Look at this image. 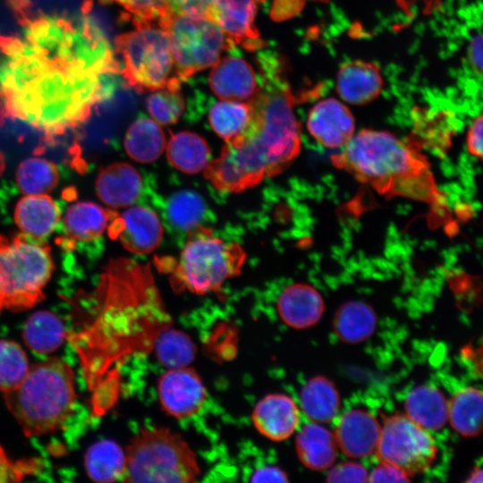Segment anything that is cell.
Masks as SVG:
<instances>
[{
	"label": "cell",
	"instance_id": "6da1fadb",
	"mask_svg": "<svg viewBox=\"0 0 483 483\" xmlns=\"http://www.w3.org/2000/svg\"><path fill=\"white\" fill-rule=\"evenodd\" d=\"M114 90L101 75L50 62L18 90L2 97L8 117L29 123L53 141L83 123Z\"/></svg>",
	"mask_w": 483,
	"mask_h": 483
},
{
	"label": "cell",
	"instance_id": "7a4b0ae2",
	"mask_svg": "<svg viewBox=\"0 0 483 483\" xmlns=\"http://www.w3.org/2000/svg\"><path fill=\"white\" fill-rule=\"evenodd\" d=\"M331 161L380 194L425 202L434 211L445 207L427 158L390 132L362 130Z\"/></svg>",
	"mask_w": 483,
	"mask_h": 483
},
{
	"label": "cell",
	"instance_id": "3957f363",
	"mask_svg": "<svg viewBox=\"0 0 483 483\" xmlns=\"http://www.w3.org/2000/svg\"><path fill=\"white\" fill-rule=\"evenodd\" d=\"M258 62L259 89L248 101L253 122L243 140L232 147L251 169L267 177L282 173L297 157L301 130L284 62L271 54L262 55Z\"/></svg>",
	"mask_w": 483,
	"mask_h": 483
},
{
	"label": "cell",
	"instance_id": "277c9868",
	"mask_svg": "<svg viewBox=\"0 0 483 483\" xmlns=\"http://www.w3.org/2000/svg\"><path fill=\"white\" fill-rule=\"evenodd\" d=\"M6 408L28 437L60 430L73 412L75 375L57 357L30 365L22 380L3 394Z\"/></svg>",
	"mask_w": 483,
	"mask_h": 483
},
{
	"label": "cell",
	"instance_id": "5b68a950",
	"mask_svg": "<svg viewBox=\"0 0 483 483\" xmlns=\"http://www.w3.org/2000/svg\"><path fill=\"white\" fill-rule=\"evenodd\" d=\"M245 258L239 244L225 242L200 225L189 232L178 258H157L155 263L161 272L169 275L176 292L205 294L238 275Z\"/></svg>",
	"mask_w": 483,
	"mask_h": 483
},
{
	"label": "cell",
	"instance_id": "8992f818",
	"mask_svg": "<svg viewBox=\"0 0 483 483\" xmlns=\"http://www.w3.org/2000/svg\"><path fill=\"white\" fill-rule=\"evenodd\" d=\"M123 482L189 483L200 468L189 444L169 428L140 429L125 451Z\"/></svg>",
	"mask_w": 483,
	"mask_h": 483
},
{
	"label": "cell",
	"instance_id": "52a82bcc",
	"mask_svg": "<svg viewBox=\"0 0 483 483\" xmlns=\"http://www.w3.org/2000/svg\"><path fill=\"white\" fill-rule=\"evenodd\" d=\"M135 29L115 38L120 73L127 85L143 93L180 89L168 36L157 21H132Z\"/></svg>",
	"mask_w": 483,
	"mask_h": 483
},
{
	"label": "cell",
	"instance_id": "ba28073f",
	"mask_svg": "<svg viewBox=\"0 0 483 483\" xmlns=\"http://www.w3.org/2000/svg\"><path fill=\"white\" fill-rule=\"evenodd\" d=\"M54 270L50 248L28 235H0V296L4 309L22 311L44 299Z\"/></svg>",
	"mask_w": 483,
	"mask_h": 483
},
{
	"label": "cell",
	"instance_id": "9c48e42d",
	"mask_svg": "<svg viewBox=\"0 0 483 483\" xmlns=\"http://www.w3.org/2000/svg\"><path fill=\"white\" fill-rule=\"evenodd\" d=\"M159 24L168 36L180 80L213 66L233 46L209 18L169 13Z\"/></svg>",
	"mask_w": 483,
	"mask_h": 483
},
{
	"label": "cell",
	"instance_id": "30bf717a",
	"mask_svg": "<svg viewBox=\"0 0 483 483\" xmlns=\"http://www.w3.org/2000/svg\"><path fill=\"white\" fill-rule=\"evenodd\" d=\"M378 461L391 464L409 476L425 471L436 455V446L428 430L406 415L386 419L375 451Z\"/></svg>",
	"mask_w": 483,
	"mask_h": 483
},
{
	"label": "cell",
	"instance_id": "8fae6325",
	"mask_svg": "<svg viewBox=\"0 0 483 483\" xmlns=\"http://www.w3.org/2000/svg\"><path fill=\"white\" fill-rule=\"evenodd\" d=\"M157 394L163 411L177 419L197 414L207 398L202 379L189 367L165 371L158 379Z\"/></svg>",
	"mask_w": 483,
	"mask_h": 483
},
{
	"label": "cell",
	"instance_id": "7c38bea8",
	"mask_svg": "<svg viewBox=\"0 0 483 483\" xmlns=\"http://www.w3.org/2000/svg\"><path fill=\"white\" fill-rule=\"evenodd\" d=\"M109 237L118 240L130 252L148 254L158 247L163 237V227L157 214L143 206L129 208L123 214H115L107 226Z\"/></svg>",
	"mask_w": 483,
	"mask_h": 483
},
{
	"label": "cell",
	"instance_id": "4fadbf2b",
	"mask_svg": "<svg viewBox=\"0 0 483 483\" xmlns=\"http://www.w3.org/2000/svg\"><path fill=\"white\" fill-rule=\"evenodd\" d=\"M264 0H215L209 13L212 20L234 44L249 51L263 46L255 25V16Z\"/></svg>",
	"mask_w": 483,
	"mask_h": 483
},
{
	"label": "cell",
	"instance_id": "5bb4252c",
	"mask_svg": "<svg viewBox=\"0 0 483 483\" xmlns=\"http://www.w3.org/2000/svg\"><path fill=\"white\" fill-rule=\"evenodd\" d=\"M307 128L321 145L337 148L344 147L353 137L355 123L353 115L344 104L328 97L311 108Z\"/></svg>",
	"mask_w": 483,
	"mask_h": 483
},
{
	"label": "cell",
	"instance_id": "9a60e30c",
	"mask_svg": "<svg viewBox=\"0 0 483 483\" xmlns=\"http://www.w3.org/2000/svg\"><path fill=\"white\" fill-rule=\"evenodd\" d=\"M209 86L221 99L234 101H250L259 89L252 66L237 56L223 57L213 65Z\"/></svg>",
	"mask_w": 483,
	"mask_h": 483
},
{
	"label": "cell",
	"instance_id": "2e32d148",
	"mask_svg": "<svg viewBox=\"0 0 483 483\" xmlns=\"http://www.w3.org/2000/svg\"><path fill=\"white\" fill-rule=\"evenodd\" d=\"M381 433L377 419L368 411L351 410L337 421L335 438L347 456L361 458L375 453Z\"/></svg>",
	"mask_w": 483,
	"mask_h": 483
},
{
	"label": "cell",
	"instance_id": "e0dca14e",
	"mask_svg": "<svg viewBox=\"0 0 483 483\" xmlns=\"http://www.w3.org/2000/svg\"><path fill=\"white\" fill-rule=\"evenodd\" d=\"M252 421L262 436L273 441H282L297 429L300 411L291 397L283 394H271L256 404Z\"/></svg>",
	"mask_w": 483,
	"mask_h": 483
},
{
	"label": "cell",
	"instance_id": "ac0fdd59",
	"mask_svg": "<svg viewBox=\"0 0 483 483\" xmlns=\"http://www.w3.org/2000/svg\"><path fill=\"white\" fill-rule=\"evenodd\" d=\"M383 78L371 62L353 60L343 64L337 73L336 90L341 98L352 105H364L379 96Z\"/></svg>",
	"mask_w": 483,
	"mask_h": 483
},
{
	"label": "cell",
	"instance_id": "d6986e66",
	"mask_svg": "<svg viewBox=\"0 0 483 483\" xmlns=\"http://www.w3.org/2000/svg\"><path fill=\"white\" fill-rule=\"evenodd\" d=\"M142 180L140 173L130 164L113 163L102 168L96 181L100 200L112 208H123L140 197Z\"/></svg>",
	"mask_w": 483,
	"mask_h": 483
},
{
	"label": "cell",
	"instance_id": "ffe728a7",
	"mask_svg": "<svg viewBox=\"0 0 483 483\" xmlns=\"http://www.w3.org/2000/svg\"><path fill=\"white\" fill-rule=\"evenodd\" d=\"M277 310L282 320L294 328L315 325L324 312V301L318 292L305 284H293L279 296Z\"/></svg>",
	"mask_w": 483,
	"mask_h": 483
},
{
	"label": "cell",
	"instance_id": "44dd1931",
	"mask_svg": "<svg viewBox=\"0 0 483 483\" xmlns=\"http://www.w3.org/2000/svg\"><path fill=\"white\" fill-rule=\"evenodd\" d=\"M116 212L106 209L93 202L82 201L71 205L63 218L67 239L64 246H73L74 242L97 240L107 228Z\"/></svg>",
	"mask_w": 483,
	"mask_h": 483
},
{
	"label": "cell",
	"instance_id": "7402d4cb",
	"mask_svg": "<svg viewBox=\"0 0 483 483\" xmlns=\"http://www.w3.org/2000/svg\"><path fill=\"white\" fill-rule=\"evenodd\" d=\"M59 219L60 210L47 194L27 195L15 208L14 220L18 227L38 241L49 235Z\"/></svg>",
	"mask_w": 483,
	"mask_h": 483
},
{
	"label": "cell",
	"instance_id": "603a6c76",
	"mask_svg": "<svg viewBox=\"0 0 483 483\" xmlns=\"http://www.w3.org/2000/svg\"><path fill=\"white\" fill-rule=\"evenodd\" d=\"M296 451L302 464L314 470H326L334 463L337 444L327 428L311 422L304 425L296 437Z\"/></svg>",
	"mask_w": 483,
	"mask_h": 483
},
{
	"label": "cell",
	"instance_id": "cb8c5ba5",
	"mask_svg": "<svg viewBox=\"0 0 483 483\" xmlns=\"http://www.w3.org/2000/svg\"><path fill=\"white\" fill-rule=\"evenodd\" d=\"M208 120L213 131L226 145L235 146L243 140L251 127L252 106L250 102L223 99L211 107Z\"/></svg>",
	"mask_w": 483,
	"mask_h": 483
},
{
	"label": "cell",
	"instance_id": "d4e9b609",
	"mask_svg": "<svg viewBox=\"0 0 483 483\" xmlns=\"http://www.w3.org/2000/svg\"><path fill=\"white\" fill-rule=\"evenodd\" d=\"M447 404L443 394L436 387L419 386L405 399V415L427 430H436L447 420Z\"/></svg>",
	"mask_w": 483,
	"mask_h": 483
},
{
	"label": "cell",
	"instance_id": "484cf974",
	"mask_svg": "<svg viewBox=\"0 0 483 483\" xmlns=\"http://www.w3.org/2000/svg\"><path fill=\"white\" fill-rule=\"evenodd\" d=\"M25 345L38 354H50L61 347L67 333L60 318L50 310L32 313L22 328Z\"/></svg>",
	"mask_w": 483,
	"mask_h": 483
},
{
	"label": "cell",
	"instance_id": "4316f807",
	"mask_svg": "<svg viewBox=\"0 0 483 483\" xmlns=\"http://www.w3.org/2000/svg\"><path fill=\"white\" fill-rule=\"evenodd\" d=\"M210 150L206 140L197 133H171L166 145V157L171 165L188 174L203 170L208 164Z\"/></svg>",
	"mask_w": 483,
	"mask_h": 483
},
{
	"label": "cell",
	"instance_id": "83f0119b",
	"mask_svg": "<svg viewBox=\"0 0 483 483\" xmlns=\"http://www.w3.org/2000/svg\"><path fill=\"white\" fill-rule=\"evenodd\" d=\"M84 465L88 476L96 482L123 481L125 452L112 440H100L87 450Z\"/></svg>",
	"mask_w": 483,
	"mask_h": 483
},
{
	"label": "cell",
	"instance_id": "f1b7e54d",
	"mask_svg": "<svg viewBox=\"0 0 483 483\" xmlns=\"http://www.w3.org/2000/svg\"><path fill=\"white\" fill-rule=\"evenodd\" d=\"M165 148V136L158 123L149 118L135 120L124 137V148L128 156L140 163L157 160Z\"/></svg>",
	"mask_w": 483,
	"mask_h": 483
},
{
	"label": "cell",
	"instance_id": "f546056e",
	"mask_svg": "<svg viewBox=\"0 0 483 483\" xmlns=\"http://www.w3.org/2000/svg\"><path fill=\"white\" fill-rule=\"evenodd\" d=\"M303 413L313 422H327L337 414L340 398L335 385L325 377L309 380L301 392Z\"/></svg>",
	"mask_w": 483,
	"mask_h": 483
},
{
	"label": "cell",
	"instance_id": "4dcf8cb0",
	"mask_svg": "<svg viewBox=\"0 0 483 483\" xmlns=\"http://www.w3.org/2000/svg\"><path fill=\"white\" fill-rule=\"evenodd\" d=\"M377 317L373 309L361 301L342 305L334 318V329L343 342L357 343L369 338L375 331Z\"/></svg>",
	"mask_w": 483,
	"mask_h": 483
},
{
	"label": "cell",
	"instance_id": "1f68e13d",
	"mask_svg": "<svg viewBox=\"0 0 483 483\" xmlns=\"http://www.w3.org/2000/svg\"><path fill=\"white\" fill-rule=\"evenodd\" d=\"M447 419L464 436H475L482 428V393L475 387L463 388L447 404Z\"/></svg>",
	"mask_w": 483,
	"mask_h": 483
},
{
	"label": "cell",
	"instance_id": "d6a6232c",
	"mask_svg": "<svg viewBox=\"0 0 483 483\" xmlns=\"http://www.w3.org/2000/svg\"><path fill=\"white\" fill-rule=\"evenodd\" d=\"M20 191L27 195L46 194L59 181L56 165L42 157H29L18 166L16 173Z\"/></svg>",
	"mask_w": 483,
	"mask_h": 483
},
{
	"label": "cell",
	"instance_id": "836d02e7",
	"mask_svg": "<svg viewBox=\"0 0 483 483\" xmlns=\"http://www.w3.org/2000/svg\"><path fill=\"white\" fill-rule=\"evenodd\" d=\"M154 349L158 361L168 369L188 367L196 353L190 336L174 329H163L154 340Z\"/></svg>",
	"mask_w": 483,
	"mask_h": 483
},
{
	"label": "cell",
	"instance_id": "e575fe53",
	"mask_svg": "<svg viewBox=\"0 0 483 483\" xmlns=\"http://www.w3.org/2000/svg\"><path fill=\"white\" fill-rule=\"evenodd\" d=\"M166 212L169 222L175 228L189 233L201 225L206 205L196 192L182 191L169 199Z\"/></svg>",
	"mask_w": 483,
	"mask_h": 483
},
{
	"label": "cell",
	"instance_id": "d590c367",
	"mask_svg": "<svg viewBox=\"0 0 483 483\" xmlns=\"http://www.w3.org/2000/svg\"><path fill=\"white\" fill-rule=\"evenodd\" d=\"M30 366L28 356L19 343L0 339V393L4 394L15 387Z\"/></svg>",
	"mask_w": 483,
	"mask_h": 483
},
{
	"label": "cell",
	"instance_id": "8d00e7d4",
	"mask_svg": "<svg viewBox=\"0 0 483 483\" xmlns=\"http://www.w3.org/2000/svg\"><path fill=\"white\" fill-rule=\"evenodd\" d=\"M147 109L159 124L175 123L184 110V101L179 89H162L150 94L146 100Z\"/></svg>",
	"mask_w": 483,
	"mask_h": 483
},
{
	"label": "cell",
	"instance_id": "74e56055",
	"mask_svg": "<svg viewBox=\"0 0 483 483\" xmlns=\"http://www.w3.org/2000/svg\"><path fill=\"white\" fill-rule=\"evenodd\" d=\"M122 6L131 21H157L170 12L165 0H107Z\"/></svg>",
	"mask_w": 483,
	"mask_h": 483
},
{
	"label": "cell",
	"instance_id": "f35d334b",
	"mask_svg": "<svg viewBox=\"0 0 483 483\" xmlns=\"http://www.w3.org/2000/svg\"><path fill=\"white\" fill-rule=\"evenodd\" d=\"M42 468L39 459L29 458L14 461L0 445V483L20 482L25 477L36 473Z\"/></svg>",
	"mask_w": 483,
	"mask_h": 483
},
{
	"label": "cell",
	"instance_id": "ab89813d",
	"mask_svg": "<svg viewBox=\"0 0 483 483\" xmlns=\"http://www.w3.org/2000/svg\"><path fill=\"white\" fill-rule=\"evenodd\" d=\"M369 474L358 462H344L333 467L328 472V482H367Z\"/></svg>",
	"mask_w": 483,
	"mask_h": 483
},
{
	"label": "cell",
	"instance_id": "60d3db41",
	"mask_svg": "<svg viewBox=\"0 0 483 483\" xmlns=\"http://www.w3.org/2000/svg\"><path fill=\"white\" fill-rule=\"evenodd\" d=\"M215 0H165L170 13L209 18Z\"/></svg>",
	"mask_w": 483,
	"mask_h": 483
},
{
	"label": "cell",
	"instance_id": "b9f144b4",
	"mask_svg": "<svg viewBox=\"0 0 483 483\" xmlns=\"http://www.w3.org/2000/svg\"><path fill=\"white\" fill-rule=\"evenodd\" d=\"M409 475L391 464L382 463L369 474V482H408Z\"/></svg>",
	"mask_w": 483,
	"mask_h": 483
},
{
	"label": "cell",
	"instance_id": "7bdbcfd3",
	"mask_svg": "<svg viewBox=\"0 0 483 483\" xmlns=\"http://www.w3.org/2000/svg\"><path fill=\"white\" fill-rule=\"evenodd\" d=\"M251 482H287V475L275 466H263L257 468L250 475Z\"/></svg>",
	"mask_w": 483,
	"mask_h": 483
},
{
	"label": "cell",
	"instance_id": "ee69618b",
	"mask_svg": "<svg viewBox=\"0 0 483 483\" xmlns=\"http://www.w3.org/2000/svg\"><path fill=\"white\" fill-rule=\"evenodd\" d=\"M470 153L481 158L482 157V117H477L470 126L467 137Z\"/></svg>",
	"mask_w": 483,
	"mask_h": 483
},
{
	"label": "cell",
	"instance_id": "f6af8a7d",
	"mask_svg": "<svg viewBox=\"0 0 483 483\" xmlns=\"http://www.w3.org/2000/svg\"><path fill=\"white\" fill-rule=\"evenodd\" d=\"M469 63L470 68L479 76L482 73V37L475 34L469 44Z\"/></svg>",
	"mask_w": 483,
	"mask_h": 483
},
{
	"label": "cell",
	"instance_id": "bcb514c9",
	"mask_svg": "<svg viewBox=\"0 0 483 483\" xmlns=\"http://www.w3.org/2000/svg\"><path fill=\"white\" fill-rule=\"evenodd\" d=\"M482 481V470L480 467L476 468L470 474V477L467 479V482H481Z\"/></svg>",
	"mask_w": 483,
	"mask_h": 483
},
{
	"label": "cell",
	"instance_id": "7dc6e473",
	"mask_svg": "<svg viewBox=\"0 0 483 483\" xmlns=\"http://www.w3.org/2000/svg\"><path fill=\"white\" fill-rule=\"evenodd\" d=\"M8 117V114L5 110L4 99L2 97V95L0 93V126L4 123V119Z\"/></svg>",
	"mask_w": 483,
	"mask_h": 483
},
{
	"label": "cell",
	"instance_id": "c3c4849f",
	"mask_svg": "<svg viewBox=\"0 0 483 483\" xmlns=\"http://www.w3.org/2000/svg\"><path fill=\"white\" fill-rule=\"evenodd\" d=\"M4 157H3V155L0 153V174H1V173L3 172V170H4Z\"/></svg>",
	"mask_w": 483,
	"mask_h": 483
},
{
	"label": "cell",
	"instance_id": "681fc988",
	"mask_svg": "<svg viewBox=\"0 0 483 483\" xmlns=\"http://www.w3.org/2000/svg\"><path fill=\"white\" fill-rule=\"evenodd\" d=\"M3 309H4V306H3V302L0 296V313L2 312Z\"/></svg>",
	"mask_w": 483,
	"mask_h": 483
}]
</instances>
